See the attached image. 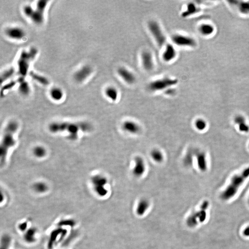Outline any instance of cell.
<instances>
[{
    "mask_svg": "<svg viewBox=\"0 0 249 249\" xmlns=\"http://www.w3.org/2000/svg\"><path fill=\"white\" fill-rule=\"evenodd\" d=\"M92 127L90 123L86 122H70L57 121L50 123L49 130L53 134L67 132L70 139L75 140L78 137L79 132H89Z\"/></svg>",
    "mask_w": 249,
    "mask_h": 249,
    "instance_id": "obj_1",
    "label": "cell"
},
{
    "mask_svg": "<svg viewBox=\"0 0 249 249\" xmlns=\"http://www.w3.org/2000/svg\"><path fill=\"white\" fill-rule=\"evenodd\" d=\"M18 127L19 126L17 122L11 121L7 124L4 129L0 147V161L1 165L5 163L9 150L16 144L14 136Z\"/></svg>",
    "mask_w": 249,
    "mask_h": 249,
    "instance_id": "obj_2",
    "label": "cell"
},
{
    "mask_svg": "<svg viewBox=\"0 0 249 249\" xmlns=\"http://www.w3.org/2000/svg\"><path fill=\"white\" fill-rule=\"evenodd\" d=\"M249 177V167H248L243 170L240 174L234 175L232 178L229 185L221 193L220 195L221 199L227 201L233 198Z\"/></svg>",
    "mask_w": 249,
    "mask_h": 249,
    "instance_id": "obj_3",
    "label": "cell"
},
{
    "mask_svg": "<svg viewBox=\"0 0 249 249\" xmlns=\"http://www.w3.org/2000/svg\"><path fill=\"white\" fill-rule=\"evenodd\" d=\"M38 53V50L35 48H31L29 51H22L17 62L18 71L21 77L24 78L27 74L30 62L35 58Z\"/></svg>",
    "mask_w": 249,
    "mask_h": 249,
    "instance_id": "obj_4",
    "label": "cell"
},
{
    "mask_svg": "<svg viewBox=\"0 0 249 249\" xmlns=\"http://www.w3.org/2000/svg\"><path fill=\"white\" fill-rule=\"evenodd\" d=\"M209 202L204 201L197 211L189 215L186 220L187 225L190 228H194L199 224L204 222L207 218V211L209 209Z\"/></svg>",
    "mask_w": 249,
    "mask_h": 249,
    "instance_id": "obj_5",
    "label": "cell"
},
{
    "mask_svg": "<svg viewBox=\"0 0 249 249\" xmlns=\"http://www.w3.org/2000/svg\"><path fill=\"white\" fill-rule=\"evenodd\" d=\"M90 182L93 190L98 196L103 197L107 195L108 191L106 188L108 183L106 177L101 174H96L91 177Z\"/></svg>",
    "mask_w": 249,
    "mask_h": 249,
    "instance_id": "obj_6",
    "label": "cell"
},
{
    "mask_svg": "<svg viewBox=\"0 0 249 249\" xmlns=\"http://www.w3.org/2000/svg\"><path fill=\"white\" fill-rule=\"evenodd\" d=\"M68 234L67 229L58 226L50 233L47 244V248L49 249H54L59 243L63 240Z\"/></svg>",
    "mask_w": 249,
    "mask_h": 249,
    "instance_id": "obj_7",
    "label": "cell"
},
{
    "mask_svg": "<svg viewBox=\"0 0 249 249\" xmlns=\"http://www.w3.org/2000/svg\"><path fill=\"white\" fill-rule=\"evenodd\" d=\"M178 83V80L177 79L169 77H164L149 83L148 86V89L152 92L161 91L175 86Z\"/></svg>",
    "mask_w": 249,
    "mask_h": 249,
    "instance_id": "obj_8",
    "label": "cell"
},
{
    "mask_svg": "<svg viewBox=\"0 0 249 249\" xmlns=\"http://www.w3.org/2000/svg\"><path fill=\"white\" fill-rule=\"evenodd\" d=\"M148 29L159 47L166 45V38L159 24L155 20H151L148 23Z\"/></svg>",
    "mask_w": 249,
    "mask_h": 249,
    "instance_id": "obj_9",
    "label": "cell"
},
{
    "mask_svg": "<svg viewBox=\"0 0 249 249\" xmlns=\"http://www.w3.org/2000/svg\"><path fill=\"white\" fill-rule=\"evenodd\" d=\"M173 42L181 47H193L196 45L195 40L192 37L181 34H175L172 37Z\"/></svg>",
    "mask_w": 249,
    "mask_h": 249,
    "instance_id": "obj_10",
    "label": "cell"
},
{
    "mask_svg": "<svg viewBox=\"0 0 249 249\" xmlns=\"http://www.w3.org/2000/svg\"><path fill=\"white\" fill-rule=\"evenodd\" d=\"M146 170L145 161L141 156H136L134 158V166L132 170L133 175L137 178L143 176Z\"/></svg>",
    "mask_w": 249,
    "mask_h": 249,
    "instance_id": "obj_11",
    "label": "cell"
},
{
    "mask_svg": "<svg viewBox=\"0 0 249 249\" xmlns=\"http://www.w3.org/2000/svg\"><path fill=\"white\" fill-rule=\"evenodd\" d=\"M38 232L35 227H30L24 233H23V240L27 244H32L38 240Z\"/></svg>",
    "mask_w": 249,
    "mask_h": 249,
    "instance_id": "obj_12",
    "label": "cell"
},
{
    "mask_svg": "<svg viewBox=\"0 0 249 249\" xmlns=\"http://www.w3.org/2000/svg\"><path fill=\"white\" fill-rule=\"evenodd\" d=\"M92 69L90 66L86 65L77 71L74 74V79L78 83L86 80L91 74Z\"/></svg>",
    "mask_w": 249,
    "mask_h": 249,
    "instance_id": "obj_13",
    "label": "cell"
},
{
    "mask_svg": "<svg viewBox=\"0 0 249 249\" xmlns=\"http://www.w3.org/2000/svg\"><path fill=\"white\" fill-rule=\"evenodd\" d=\"M5 33L9 38L14 40H21L26 36L24 31L18 27H9L5 31Z\"/></svg>",
    "mask_w": 249,
    "mask_h": 249,
    "instance_id": "obj_14",
    "label": "cell"
},
{
    "mask_svg": "<svg viewBox=\"0 0 249 249\" xmlns=\"http://www.w3.org/2000/svg\"><path fill=\"white\" fill-rule=\"evenodd\" d=\"M142 65L143 68L147 71H151L154 67L153 58L151 52L144 51L141 55Z\"/></svg>",
    "mask_w": 249,
    "mask_h": 249,
    "instance_id": "obj_15",
    "label": "cell"
},
{
    "mask_svg": "<svg viewBox=\"0 0 249 249\" xmlns=\"http://www.w3.org/2000/svg\"><path fill=\"white\" fill-rule=\"evenodd\" d=\"M123 131L131 134H137L141 131V127L137 123L131 120L124 121L122 125Z\"/></svg>",
    "mask_w": 249,
    "mask_h": 249,
    "instance_id": "obj_16",
    "label": "cell"
},
{
    "mask_svg": "<svg viewBox=\"0 0 249 249\" xmlns=\"http://www.w3.org/2000/svg\"><path fill=\"white\" fill-rule=\"evenodd\" d=\"M118 74L125 82L132 85L136 82V77L133 72L125 68H119L117 70Z\"/></svg>",
    "mask_w": 249,
    "mask_h": 249,
    "instance_id": "obj_17",
    "label": "cell"
},
{
    "mask_svg": "<svg viewBox=\"0 0 249 249\" xmlns=\"http://www.w3.org/2000/svg\"><path fill=\"white\" fill-rule=\"evenodd\" d=\"M177 56L176 49L172 44L167 43L163 54V59L165 62H168L173 60Z\"/></svg>",
    "mask_w": 249,
    "mask_h": 249,
    "instance_id": "obj_18",
    "label": "cell"
},
{
    "mask_svg": "<svg viewBox=\"0 0 249 249\" xmlns=\"http://www.w3.org/2000/svg\"><path fill=\"white\" fill-rule=\"evenodd\" d=\"M195 155L196 156L199 169L202 172L206 171L207 169V163L205 153L203 152H195Z\"/></svg>",
    "mask_w": 249,
    "mask_h": 249,
    "instance_id": "obj_19",
    "label": "cell"
},
{
    "mask_svg": "<svg viewBox=\"0 0 249 249\" xmlns=\"http://www.w3.org/2000/svg\"><path fill=\"white\" fill-rule=\"evenodd\" d=\"M234 123L238 125L239 130L241 133H248L249 132V126L246 123V119L244 117L238 115L234 119Z\"/></svg>",
    "mask_w": 249,
    "mask_h": 249,
    "instance_id": "obj_20",
    "label": "cell"
},
{
    "mask_svg": "<svg viewBox=\"0 0 249 249\" xmlns=\"http://www.w3.org/2000/svg\"><path fill=\"white\" fill-rule=\"evenodd\" d=\"M19 83V91L23 96H27L30 93L31 88L29 84L25 80L24 77H20L18 79Z\"/></svg>",
    "mask_w": 249,
    "mask_h": 249,
    "instance_id": "obj_21",
    "label": "cell"
},
{
    "mask_svg": "<svg viewBox=\"0 0 249 249\" xmlns=\"http://www.w3.org/2000/svg\"><path fill=\"white\" fill-rule=\"evenodd\" d=\"M33 191L38 194H43L47 192L49 190V186L46 183L42 181L36 182L32 186Z\"/></svg>",
    "mask_w": 249,
    "mask_h": 249,
    "instance_id": "obj_22",
    "label": "cell"
},
{
    "mask_svg": "<svg viewBox=\"0 0 249 249\" xmlns=\"http://www.w3.org/2000/svg\"><path fill=\"white\" fill-rule=\"evenodd\" d=\"M31 19L33 23L37 24H41L44 22V12L41 11L36 9L34 10Z\"/></svg>",
    "mask_w": 249,
    "mask_h": 249,
    "instance_id": "obj_23",
    "label": "cell"
},
{
    "mask_svg": "<svg viewBox=\"0 0 249 249\" xmlns=\"http://www.w3.org/2000/svg\"><path fill=\"white\" fill-rule=\"evenodd\" d=\"M12 243V237L9 234H3L1 239L0 249H10Z\"/></svg>",
    "mask_w": 249,
    "mask_h": 249,
    "instance_id": "obj_24",
    "label": "cell"
},
{
    "mask_svg": "<svg viewBox=\"0 0 249 249\" xmlns=\"http://www.w3.org/2000/svg\"><path fill=\"white\" fill-rule=\"evenodd\" d=\"M29 75L33 80L43 86H48L49 84V82L48 79L38 73H35L33 71H30Z\"/></svg>",
    "mask_w": 249,
    "mask_h": 249,
    "instance_id": "obj_25",
    "label": "cell"
},
{
    "mask_svg": "<svg viewBox=\"0 0 249 249\" xmlns=\"http://www.w3.org/2000/svg\"><path fill=\"white\" fill-rule=\"evenodd\" d=\"M105 94L107 97L114 102L116 101L118 97V91L114 87L109 86L105 90Z\"/></svg>",
    "mask_w": 249,
    "mask_h": 249,
    "instance_id": "obj_26",
    "label": "cell"
},
{
    "mask_svg": "<svg viewBox=\"0 0 249 249\" xmlns=\"http://www.w3.org/2000/svg\"><path fill=\"white\" fill-rule=\"evenodd\" d=\"M50 96L55 101H60L63 97V92L59 88L54 87L50 90Z\"/></svg>",
    "mask_w": 249,
    "mask_h": 249,
    "instance_id": "obj_27",
    "label": "cell"
},
{
    "mask_svg": "<svg viewBox=\"0 0 249 249\" xmlns=\"http://www.w3.org/2000/svg\"><path fill=\"white\" fill-rule=\"evenodd\" d=\"M151 157L156 163H162L164 160V155L160 149L154 148L152 149L150 154Z\"/></svg>",
    "mask_w": 249,
    "mask_h": 249,
    "instance_id": "obj_28",
    "label": "cell"
},
{
    "mask_svg": "<svg viewBox=\"0 0 249 249\" xmlns=\"http://www.w3.org/2000/svg\"><path fill=\"white\" fill-rule=\"evenodd\" d=\"M199 32L204 36H209L212 34L214 31V28L213 26L208 24H203L199 27Z\"/></svg>",
    "mask_w": 249,
    "mask_h": 249,
    "instance_id": "obj_29",
    "label": "cell"
},
{
    "mask_svg": "<svg viewBox=\"0 0 249 249\" xmlns=\"http://www.w3.org/2000/svg\"><path fill=\"white\" fill-rule=\"evenodd\" d=\"M76 225V222L74 219L72 218H65L60 220L58 223L57 226L58 227H63V228H73Z\"/></svg>",
    "mask_w": 249,
    "mask_h": 249,
    "instance_id": "obj_30",
    "label": "cell"
},
{
    "mask_svg": "<svg viewBox=\"0 0 249 249\" xmlns=\"http://www.w3.org/2000/svg\"><path fill=\"white\" fill-rule=\"evenodd\" d=\"M33 154L35 157L42 158L46 155L47 151L46 148L42 146H37L33 149Z\"/></svg>",
    "mask_w": 249,
    "mask_h": 249,
    "instance_id": "obj_31",
    "label": "cell"
},
{
    "mask_svg": "<svg viewBox=\"0 0 249 249\" xmlns=\"http://www.w3.org/2000/svg\"><path fill=\"white\" fill-rule=\"evenodd\" d=\"M197 11H198V9L195 4L193 3H189L187 5L186 10L182 13L181 15L183 17L185 18L196 13Z\"/></svg>",
    "mask_w": 249,
    "mask_h": 249,
    "instance_id": "obj_32",
    "label": "cell"
},
{
    "mask_svg": "<svg viewBox=\"0 0 249 249\" xmlns=\"http://www.w3.org/2000/svg\"><path fill=\"white\" fill-rule=\"evenodd\" d=\"M148 207V203L145 199H143L139 202L137 204V213L139 215L143 214L145 212Z\"/></svg>",
    "mask_w": 249,
    "mask_h": 249,
    "instance_id": "obj_33",
    "label": "cell"
},
{
    "mask_svg": "<svg viewBox=\"0 0 249 249\" xmlns=\"http://www.w3.org/2000/svg\"><path fill=\"white\" fill-rule=\"evenodd\" d=\"M195 155V152L189 151L187 153L184 159L183 163L185 166L190 167L192 165L193 161L194 156Z\"/></svg>",
    "mask_w": 249,
    "mask_h": 249,
    "instance_id": "obj_34",
    "label": "cell"
},
{
    "mask_svg": "<svg viewBox=\"0 0 249 249\" xmlns=\"http://www.w3.org/2000/svg\"><path fill=\"white\" fill-rule=\"evenodd\" d=\"M14 71H14V69L12 68L3 71V73L1 74V83L4 82L7 79H9L14 74Z\"/></svg>",
    "mask_w": 249,
    "mask_h": 249,
    "instance_id": "obj_35",
    "label": "cell"
},
{
    "mask_svg": "<svg viewBox=\"0 0 249 249\" xmlns=\"http://www.w3.org/2000/svg\"><path fill=\"white\" fill-rule=\"evenodd\" d=\"M195 126L196 129L200 131H203L207 127V123L202 119H198L196 120Z\"/></svg>",
    "mask_w": 249,
    "mask_h": 249,
    "instance_id": "obj_36",
    "label": "cell"
},
{
    "mask_svg": "<svg viewBox=\"0 0 249 249\" xmlns=\"http://www.w3.org/2000/svg\"><path fill=\"white\" fill-rule=\"evenodd\" d=\"M239 10L242 13L244 14L249 13V2H242L239 3L238 5Z\"/></svg>",
    "mask_w": 249,
    "mask_h": 249,
    "instance_id": "obj_37",
    "label": "cell"
},
{
    "mask_svg": "<svg viewBox=\"0 0 249 249\" xmlns=\"http://www.w3.org/2000/svg\"><path fill=\"white\" fill-rule=\"evenodd\" d=\"M29 227L28 225V222L26 221L19 223L17 226V229L20 232L24 233L29 229Z\"/></svg>",
    "mask_w": 249,
    "mask_h": 249,
    "instance_id": "obj_38",
    "label": "cell"
},
{
    "mask_svg": "<svg viewBox=\"0 0 249 249\" xmlns=\"http://www.w3.org/2000/svg\"><path fill=\"white\" fill-rule=\"evenodd\" d=\"M48 1H46V0L38 1L37 2V5H36V9L44 12V11L48 4Z\"/></svg>",
    "mask_w": 249,
    "mask_h": 249,
    "instance_id": "obj_39",
    "label": "cell"
},
{
    "mask_svg": "<svg viewBox=\"0 0 249 249\" xmlns=\"http://www.w3.org/2000/svg\"><path fill=\"white\" fill-rule=\"evenodd\" d=\"M34 10L30 5H26L24 7L23 12L27 17L31 18L34 13Z\"/></svg>",
    "mask_w": 249,
    "mask_h": 249,
    "instance_id": "obj_40",
    "label": "cell"
},
{
    "mask_svg": "<svg viewBox=\"0 0 249 249\" xmlns=\"http://www.w3.org/2000/svg\"><path fill=\"white\" fill-rule=\"evenodd\" d=\"M16 83H17V82L15 81H12L11 82H9L8 84L3 86V87L2 88V91H4L5 90H9L12 88L16 85Z\"/></svg>",
    "mask_w": 249,
    "mask_h": 249,
    "instance_id": "obj_41",
    "label": "cell"
},
{
    "mask_svg": "<svg viewBox=\"0 0 249 249\" xmlns=\"http://www.w3.org/2000/svg\"><path fill=\"white\" fill-rule=\"evenodd\" d=\"M244 236L246 237H249V225L244 228L243 231Z\"/></svg>",
    "mask_w": 249,
    "mask_h": 249,
    "instance_id": "obj_42",
    "label": "cell"
},
{
    "mask_svg": "<svg viewBox=\"0 0 249 249\" xmlns=\"http://www.w3.org/2000/svg\"><path fill=\"white\" fill-rule=\"evenodd\" d=\"M174 90H172V89H169L167 91L166 94H168V95H173V94H174Z\"/></svg>",
    "mask_w": 249,
    "mask_h": 249,
    "instance_id": "obj_43",
    "label": "cell"
},
{
    "mask_svg": "<svg viewBox=\"0 0 249 249\" xmlns=\"http://www.w3.org/2000/svg\"><path fill=\"white\" fill-rule=\"evenodd\" d=\"M248 203H249V199H248Z\"/></svg>",
    "mask_w": 249,
    "mask_h": 249,
    "instance_id": "obj_44",
    "label": "cell"
},
{
    "mask_svg": "<svg viewBox=\"0 0 249 249\" xmlns=\"http://www.w3.org/2000/svg\"></svg>",
    "mask_w": 249,
    "mask_h": 249,
    "instance_id": "obj_45",
    "label": "cell"
}]
</instances>
